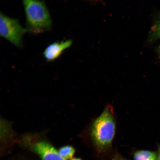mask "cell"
I'll return each instance as SVG.
<instances>
[{
	"mask_svg": "<svg viewBox=\"0 0 160 160\" xmlns=\"http://www.w3.org/2000/svg\"><path fill=\"white\" fill-rule=\"evenodd\" d=\"M117 160H124L120 159H117Z\"/></svg>",
	"mask_w": 160,
	"mask_h": 160,
	"instance_id": "12",
	"label": "cell"
},
{
	"mask_svg": "<svg viewBox=\"0 0 160 160\" xmlns=\"http://www.w3.org/2000/svg\"><path fill=\"white\" fill-rule=\"evenodd\" d=\"M72 44V42L70 40L52 43L45 49L43 52L44 57L48 61H53L71 47Z\"/></svg>",
	"mask_w": 160,
	"mask_h": 160,
	"instance_id": "5",
	"label": "cell"
},
{
	"mask_svg": "<svg viewBox=\"0 0 160 160\" xmlns=\"http://www.w3.org/2000/svg\"><path fill=\"white\" fill-rule=\"evenodd\" d=\"M158 52H159V54L160 56V44L159 45V47H158Z\"/></svg>",
	"mask_w": 160,
	"mask_h": 160,
	"instance_id": "11",
	"label": "cell"
},
{
	"mask_svg": "<svg viewBox=\"0 0 160 160\" xmlns=\"http://www.w3.org/2000/svg\"><path fill=\"white\" fill-rule=\"evenodd\" d=\"M28 30L39 33L51 29L52 20L47 6L41 0H22Z\"/></svg>",
	"mask_w": 160,
	"mask_h": 160,
	"instance_id": "1",
	"label": "cell"
},
{
	"mask_svg": "<svg viewBox=\"0 0 160 160\" xmlns=\"http://www.w3.org/2000/svg\"><path fill=\"white\" fill-rule=\"evenodd\" d=\"M27 31L28 29L24 28L17 20L1 13L0 35L16 47H21L23 36Z\"/></svg>",
	"mask_w": 160,
	"mask_h": 160,
	"instance_id": "3",
	"label": "cell"
},
{
	"mask_svg": "<svg viewBox=\"0 0 160 160\" xmlns=\"http://www.w3.org/2000/svg\"><path fill=\"white\" fill-rule=\"evenodd\" d=\"M59 153L61 157L65 160H72L75 153V149L71 146L62 147L59 150Z\"/></svg>",
	"mask_w": 160,
	"mask_h": 160,
	"instance_id": "7",
	"label": "cell"
},
{
	"mask_svg": "<svg viewBox=\"0 0 160 160\" xmlns=\"http://www.w3.org/2000/svg\"><path fill=\"white\" fill-rule=\"evenodd\" d=\"M159 39H160V15L152 29L149 37L151 42Z\"/></svg>",
	"mask_w": 160,
	"mask_h": 160,
	"instance_id": "8",
	"label": "cell"
},
{
	"mask_svg": "<svg viewBox=\"0 0 160 160\" xmlns=\"http://www.w3.org/2000/svg\"><path fill=\"white\" fill-rule=\"evenodd\" d=\"M32 149L42 160H65L52 146L47 142H38L32 146Z\"/></svg>",
	"mask_w": 160,
	"mask_h": 160,
	"instance_id": "4",
	"label": "cell"
},
{
	"mask_svg": "<svg viewBox=\"0 0 160 160\" xmlns=\"http://www.w3.org/2000/svg\"><path fill=\"white\" fill-rule=\"evenodd\" d=\"M115 131L116 123L112 108L108 106L93 122L91 128L92 138L98 147H106L111 144Z\"/></svg>",
	"mask_w": 160,
	"mask_h": 160,
	"instance_id": "2",
	"label": "cell"
},
{
	"mask_svg": "<svg viewBox=\"0 0 160 160\" xmlns=\"http://www.w3.org/2000/svg\"><path fill=\"white\" fill-rule=\"evenodd\" d=\"M71 160H82L80 158H73V159H72Z\"/></svg>",
	"mask_w": 160,
	"mask_h": 160,
	"instance_id": "10",
	"label": "cell"
},
{
	"mask_svg": "<svg viewBox=\"0 0 160 160\" xmlns=\"http://www.w3.org/2000/svg\"><path fill=\"white\" fill-rule=\"evenodd\" d=\"M157 160H160V147L159 148L158 152L157 154Z\"/></svg>",
	"mask_w": 160,
	"mask_h": 160,
	"instance_id": "9",
	"label": "cell"
},
{
	"mask_svg": "<svg viewBox=\"0 0 160 160\" xmlns=\"http://www.w3.org/2000/svg\"><path fill=\"white\" fill-rule=\"evenodd\" d=\"M134 160H157V155L154 152L148 151H138L134 156Z\"/></svg>",
	"mask_w": 160,
	"mask_h": 160,
	"instance_id": "6",
	"label": "cell"
}]
</instances>
